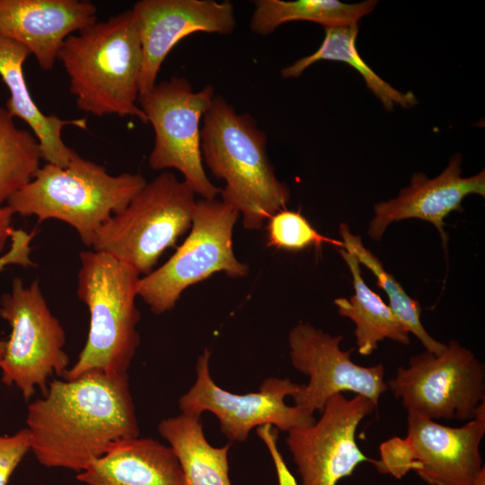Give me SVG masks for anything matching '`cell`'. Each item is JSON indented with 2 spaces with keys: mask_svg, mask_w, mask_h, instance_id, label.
I'll return each instance as SVG.
<instances>
[{
  "mask_svg": "<svg viewBox=\"0 0 485 485\" xmlns=\"http://www.w3.org/2000/svg\"><path fill=\"white\" fill-rule=\"evenodd\" d=\"M462 162L461 154L452 155L445 170L432 179L417 172L396 198L375 204V216L367 229L368 236L379 242L392 223L417 218L436 227L446 252L448 235L445 219L454 211H463L462 202L466 196L485 197V170L471 177H463Z\"/></svg>",
  "mask_w": 485,
  "mask_h": 485,
  "instance_id": "16",
  "label": "cell"
},
{
  "mask_svg": "<svg viewBox=\"0 0 485 485\" xmlns=\"http://www.w3.org/2000/svg\"><path fill=\"white\" fill-rule=\"evenodd\" d=\"M26 424L40 463L78 473L117 443L139 436L128 374L53 379L29 404Z\"/></svg>",
  "mask_w": 485,
  "mask_h": 485,
  "instance_id": "1",
  "label": "cell"
},
{
  "mask_svg": "<svg viewBox=\"0 0 485 485\" xmlns=\"http://www.w3.org/2000/svg\"><path fill=\"white\" fill-rule=\"evenodd\" d=\"M57 60L81 110L97 117L130 116L147 123L138 105L143 51L132 9L68 36Z\"/></svg>",
  "mask_w": 485,
  "mask_h": 485,
  "instance_id": "3",
  "label": "cell"
},
{
  "mask_svg": "<svg viewBox=\"0 0 485 485\" xmlns=\"http://www.w3.org/2000/svg\"><path fill=\"white\" fill-rule=\"evenodd\" d=\"M30 55L24 46L0 36V76L10 93L5 109L30 127L39 141L42 160L66 167L75 151L63 141L62 130L67 126L86 129L87 120L85 118L64 119L46 115L40 110L23 75V64Z\"/></svg>",
  "mask_w": 485,
  "mask_h": 485,
  "instance_id": "19",
  "label": "cell"
},
{
  "mask_svg": "<svg viewBox=\"0 0 485 485\" xmlns=\"http://www.w3.org/2000/svg\"><path fill=\"white\" fill-rule=\"evenodd\" d=\"M266 230L268 246L278 250L298 251L325 243L343 248L342 241L321 234L301 213L286 208L268 219Z\"/></svg>",
  "mask_w": 485,
  "mask_h": 485,
  "instance_id": "26",
  "label": "cell"
},
{
  "mask_svg": "<svg viewBox=\"0 0 485 485\" xmlns=\"http://www.w3.org/2000/svg\"><path fill=\"white\" fill-rule=\"evenodd\" d=\"M0 317L11 329L0 362L1 381L15 386L28 401L40 388L47 391L49 378L62 377L69 368L64 349L66 332L53 315L38 280L24 285L20 278L0 299Z\"/></svg>",
  "mask_w": 485,
  "mask_h": 485,
  "instance_id": "9",
  "label": "cell"
},
{
  "mask_svg": "<svg viewBox=\"0 0 485 485\" xmlns=\"http://www.w3.org/2000/svg\"><path fill=\"white\" fill-rule=\"evenodd\" d=\"M86 0H0V36L24 46L40 68L51 70L70 35L97 22Z\"/></svg>",
  "mask_w": 485,
  "mask_h": 485,
  "instance_id": "17",
  "label": "cell"
},
{
  "mask_svg": "<svg viewBox=\"0 0 485 485\" xmlns=\"http://www.w3.org/2000/svg\"><path fill=\"white\" fill-rule=\"evenodd\" d=\"M339 233L342 238L343 249L352 252L359 263L375 274L377 287L384 290L389 298V306L409 332L419 340L427 351L441 353L445 343L436 340L424 328L420 321L421 306L419 301L405 292L395 278L384 269L380 260L365 247L361 236L352 234L347 224L340 225Z\"/></svg>",
  "mask_w": 485,
  "mask_h": 485,
  "instance_id": "24",
  "label": "cell"
},
{
  "mask_svg": "<svg viewBox=\"0 0 485 485\" xmlns=\"http://www.w3.org/2000/svg\"><path fill=\"white\" fill-rule=\"evenodd\" d=\"M377 407L366 397L332 396L318 420L291 429L286 443L301 477V485H338L362 463H375L356 442L360 422Z\"/></svg>",
  "mask_w": 485,
  "mask_h": 485,
  "instance_id": "13",
  "label": "cell"
},
{
  "mask_svg": "<svg viewBox=\"0 0 485 485\" xmlns=\"http://www.w3.org/2000/svg\"><path fill=\"white\" fill-rule=\"evenodd\" d=\"M14 213L7 205L0 207V255L6 251L13 231V218Z\"/></svg>",
  "mask_w": 485,
  "mask_h": 485,
  "instance_id": "30",
  "label": "cell"
},
{
  "mask_svg": "<svg viewBox=\"0 0 485 485\" xmlns=\"http://www.w3.org/2000/svg\"><path fill=\"white\" fill-rule=\"evenodd\" d=\"M408 412L435 419H472L485 401L484 365L455 340L439 354L412 356L386 383Z\"/></svg>",
  "mask_w": 485,
  "mask_h": 485,
  "instance_id": "11",
  "label": "cell"
},
{
  "mask_svg": "<svg viewBox=\"0 0 485 485\" xmlns=\"http://www.w3.org/2000/svg\"><path fill=\"white\" fill-rule=\"evenodd\" d=\"M159 434L168 442L183 472L185 485H232L230 445L214 447L207 440L201 414L181 412L163 419Z\"/></svg>",
  "mask_w": 485,
  "mask_h": 485,
  "instance_id": "20",
  "label": "cell"
},
{
  "mask_svg": "<svg viewBox=\"0 0 485 485\" xmlns=\"http://www.w3.org/2000/svg\"><path fill=\"white\" fill-rule=\"evenodd\" d=\"M192 189L170 172L145 187L96 233L91 249L129 265L140 276L190 229L197 200Z\"/></svg>",
  "mask_w": 485,
  "mask_h": 485,
  "instance_id": "6",
  "label": "cell"
},
{
  "mask_svg": "<svg viewBox=\"0 0 485 485\" xmlns=\"http://www.w3.org/2000/svg\"><path fill=\"white\" fill-rule=\"evenodd\" d=\"M256 433L265 443L274 463L278 485H299L287 468L278 446V430L269 424L257 427Z\"/></svg>",
  "mask_w": 485,
  "mask_h": 485,
  "instance_id": "29",
  "label": "cell"
},
{
  "mask_svg": "<svg viewBox=\"0 0 485 485\" xmlns=\"http://www.w3.org/2000/svg\"><path fill=\"white\" fill-rule=\"evenodd\" d=\"M240 213L216 198L197 200L190 232L162 266L140 278L137 295L154 314L172 310L189 287L224 272L243 278L249 267L234 252L233 233Z\"/></svg>",
  "mask_w": 485,
  "mask_h": 485,
  "instance_id": "7",
  "label": "cell"
},
{
  "mask_svg": "<svg viewBox=\"0 0 485 485\" xmlns=\"http://www.w3.org/2000/svg\"><path fill=\"white\" fill-rule=\"evenodd\" d=\"M473 485H485V470L482 471Z\"/></svg>",
  "mask_w": 485,
  "mask_h": 485,
  "instance_id": "31",
  "label": "cell"
},
{
  "mask_svg": "<svg viewBox=\"0 0 485 485\" xmlns=\"http://www.w3.org/2000/svg\"><path fill=\"white\" fill-rule=\"evenodd\" d=\"M202 121V160L225 183L221 200L240 213L245 229H260L290 199L288 186L278 179L269 159L265 132L251 115L238 113L220 95Z\"/></svg>",
  "mask_w": 485,
  "mask_h": 485,
  "instance_id": "2",
  "label": "cell"
},
{
  "mask_svg": "<svg viewBox=\"0 0 485 485\" xmlns=\"http://www.w3.org/2000/svg\"><path fill=\"white\" fill-rule=\"evenodd\" d=\"M352 276L354 295L350 298L334 300L340 316L350 319L357 351L369 356L378 348V342L390 339L403 345L410 344L409 331L392 310L364 281L357 257L343 248H338Z\"/></svg>",
  "mask_w": 485,
  "mask_h": 485,
  "instance_id": "21",
  "label": "cell"
},
{
  "mask_svg": "<svg viewBox=\"0 0 485 485\" xmlns=\"http://www.w3.org/2000/svg\"><path fill=\"white\" fill-rule=\"evenodd\" d=\"M41 159L34 134L17 128L14 118L0 106V207L33 179Z\"/></svg>",
  "mask_w": 485,
  "mask_h": 485,
  "instance_id": "25",
  "label": "cell"
},
{
  "mask_svg": "<svg viewBox=\"0 0 485 485\" xmlns=\"http://www.w3.org/2000/svg\"><path fill=\"white\" fill-rule=\"evenodd\" d=\"M215 96L210 84L194 91L185 77L172 76L138 97L154 135L150 167L179 171L194 193L205 199L216 198L221 191L207 176L201 154L200 121Z\"/></svg>",
  "mask_w": 485,
  "mask_h": 485,
  "instance_id": "10",
  "label": "cell"
},
{
  "mask_svg": "<svg viewBox=\"0 0 485 485\" xmlns=\"http://www.w3.org/2000/svg\"><path fill=\"white\" fill-rule=\"evenodd\" d=\"M34 234L28 233L22 229H13L10 247L2 255H0V271L10 265H18L22 267L35 266L31 258V241ZM6 348V339H0V362L3 359Z\"/></svg>",
  "mask_w": 485,
  "mask_h": 485,
  "instance_id": "28",
  "label": "cell"
},
{
  "mask_svg": "<svg viewBox=\"0 0 485 485\" xmlns=\"http://www.w3.org/2000/svg\"><path fill=\"white\" fill-rule=\"evenodd\" d=\"M378 1L347 4L339 0H256L250 21L255 34L266 36L289 22L304 21L325 28L348 26L370 13Z\"/></svg>",
  "mask_w": 485,
  "mask_h": 485,
  "instance_id": "23",
  "label": "cell"
},
{
  "mask_svg": "<svg viewBox=\"0 0 485 485\" xmlns=\"http://www.w3.org/2000/svg\"><path fill=\"white\" fill-rule=\"evenodd\" d=\"M146 182L140 173L110 174L75 152L66 167L47 163L40 166L5 205L14 215L34 216L39 223L54 219L67 224L91 248L97 231L122 211Z\"/></svg>",
  "mask_w": 485,
  "mask_h": 485,
  "instance_id": "5",
  "label": "cell"
},
{
  "mask_svg": "<svg viewBox=\"0 0 485 485\" xmlns=\"http://www.w3.org/2000/svg\"><path fill=\"white\" fill-rule=\"evenodd\" d=\"M405 438L393 436L380 446L378 472L397 479L413 471L428 485H473L482 471L480 451L485 435V401L461 427L436 423L408 412Z\"/></svg>",
  "mask_w": 485,
  "mask_h": 485,
  "instance_id": "8",
  "label": "cell"
},
{
  "mask_svg": "<svg viewBox=\"0 0 485 485\" xmlns=\"http://www.w3.org/2000/svg\"><path fill=\"white\" fill-rule=\"evenodd\" d=\"M211 352L207 348L198 356L197 378L191 388L179 399L181 412L214 413L222 433L231 441H245L255 427L269 424L278 430L308 427L314 423L312 414L298 406L287 405V396H293L299 384L289 378L269 377L260 385L259 392L232 393L222 389L209 372Z\"/></svg>",
  "mask_w": 485,
  "mask_h": 485,
  "instance_id": "12",
  "label": "cell"
},
{
  "mask_svg": "<svg viewBox=\"0 0 485 485\" xmlns=\"http://www.w3.org/2000/svg\"><path fill=\"white\" fill-rule=\"evenodd\" d=\"M76 479L87 485H185L172 448L139 436L117 443Z\"/></svg>",
  "mask_w": 485,
  "mask_h": 485,
  "instance_id": "18",
  "label": "cell"
},
{
  "mask_svg": "<svg viewBox=\"0 0 485 485\" xmlns=\"http://www.w3.org/2000/svg\"><path fill=\"white\" fill-rule=\"evenodd\" d=\"M132 11L143 51L139 95L157 84L164 59L182 39L197 32L227 35L236 26L230 1L139 0Z\"/></svg>",
  "mask_w": 485,
  "mask_h": 485,
  "instance_id": "15",
  "label": "cell"
},
{
  "mask_svg": "<svg viewBox=\"0 0 485 485\" xmlns=\"http://www.w3.org/2000/svg\"><path fill=\"white\" fill-rule=\"evenodd\" d=\"M79 259L76 295L88 309L89 330L76 362L62 378L92 372L128 374L140 343L136 299L141 276L103 251L85 250Z\"/></svg>",
  "mask_w": 485,
  "mask_h": 485,
  "instance_id": "4",
  "label": "cell"
},
{
  "mask_svg": "<svg viewBox=\"0 0 485 485\" xmlns=\"http://www.w3.org/2000/svg\"><path fill=\"white\" fill-rule=\"evenodd\" d=\"M342 335L332 336L309 323L299 322L289 332L290 360L309 377L292 396L295 405L309 414L322 412L327 401L344 391L368 398L376 407L388 390L383 364L362 366L350 359L354 348L342 350Z\"/></svg>",
  "mask_w": 485,
  "mask_h": 485,
  "instance_id": "14",
  "label": "cell"
},
{
  "mask_svg": "<svg viewBox=\"0 0 485 485\" xmlns=\"http://www.w3.org/2000/svg\"><path fill=\"white\" fill-rule=\"evenodd\" d=\"M30 450V433L27 428L12 436L0 435V485L8 484L13 472Z\"/></svg>",
  "mask_w": 485,
  "mask_h": 485,
  "instance_id": "27",
  "label": "cell"
},
{
  "mask_svg": "<svg viewBox=\"0 0 485 485\" xmlns=\"http://www.w3.org/2000/svg\"><path fill=\"white\" fill-rule=\"evenodd\" d=\"M324 30L325 37L318 49L282 68L280 71L282 77H298L309 66L319 61L343 62L361 75L367 88L387 111L393 110L395 107L410 109L418 104V99L413 92H401L395 89L379 76L361 57L356 47L358 23Z\"/></svg>",
  "mask_w": 485,
  "mask_h": 485,
  "instance_id": "22",
  "label": "cell"
}]
</instances>
